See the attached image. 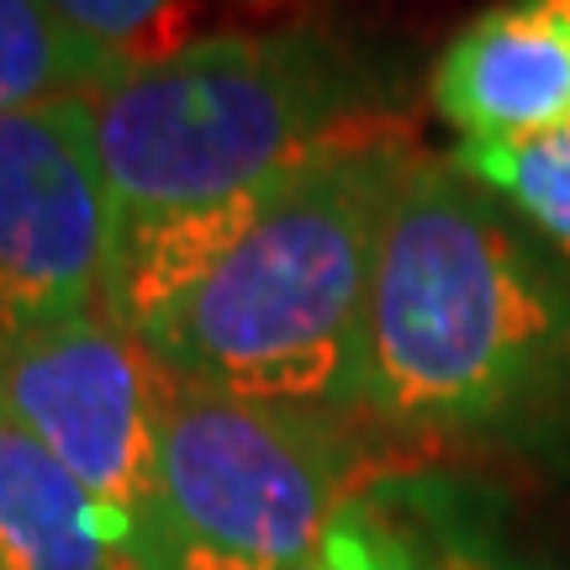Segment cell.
<instances>
[{"instance_id": "cell-1", "label": "cell", "mask_w": 570, "mask_h": 570, "mask_svg": "<svg viewBox=\"0 0 570 570\" xmlns=\"http://www.w3.org/2000/svg\"><path fill=\"white\" fill-rule=\"evenodd\" d=\"M402 127L323 148L223 206L132 227L111 317L169 375L269 402H365V302Z\"/></svg>"}, {"instance_id": "cell-2", "label": "cell", "mask_w": 570, "mask_h": 570, "mask_svg": "<svg viewBox=\"0 0 570 570\" xmlns=\"http://www.w3.org/2000/svg\"><path fill=\"white\" fill-rule=\"evenodd\" d=\"M566 365V285L460 164L407 154L370 269L365 402L402 428H491Z\"/></svg>"}, {"instance_id": "cell-3", "label": "cell", "mask_w": 570, "mask_h": 570, "mask_svg": "<svg viewBox=\"0 0 570 570\" xmlns=\"http://www.w3.org/2000/svg\"><path fill=\"white\" fill-rule=\"evenodd\" d=\"M127 233L223 206L323 148L391 127L323 32H227L90 96Z\"/></svg>"}, {"instance_id": "cell-4", "label": "cell", "mask_w": 570, "mask_h": 570, "mask_svg": "<svg viewBox=\"0 0 570 570\" xmlns=\"http://www.w3.org/2000/svg\"><path fill=\"white\" fill-rule=\"evenodd\" d=\"M354 497L323 412L169 375L154 570H317Z\"/></svg>"}, {"instance_id": "cell-5", "label": "cell", "mask_w": 570, "mask_h": 570, "mask_svg": "<svg viewBox=\"0 0 570 570\" xmlns=\"http://www.w3.org/2000/svg\"><path fill=\"white\" fill-rule=\"evenodd\" d=\"M169 370L111 312L0 338V412L17 417L154 570L159 423Z\"/></svg>"}, {"instance_id": "cell-6", "label": "cell", "mask_w": 570, "mask_h": 570, "mask_svg": "<svg viewBox=\"0 0 570 570\" xmlns=\"http://www.w3.org/2000/svg\"><path fill=\"white\" fill-rule=\"evenodd\" d=\"M122 244L90 96L0 111V333L111 312Z\"/></svg>"}, {"instance_id": "cell-7", "label": "cell", "mask_w": 570, "mask_h": 570, "mask_svg": "<svg viewBox=\"0 0 570 570\" xmlns=\"http://www.w3.org/2000/svg\"><path fill=\"white\" fill-rule=\"evenodd\" d=\"M433 106L465 142H523L570 122V0L475 17L433 63Z\"/></svg>"}, {"instance_id": "cell-8", "label": "cell", "mask_w": 570, "mask_h": 570, "mask_svg": "<svg viewBox=\"0 0 570 570\" xmlns=\"http://www.w3.org/2000/svg\"><path fill=\"white\" fill-rule=\"evenodd\" d=\"M0 570H148L101 502L0 412Z\"/></svg>"}, {"instance_id": "cell-9", "label": "cell", "mask_w": 570, "mask_h": 570, "mask_svg": "<svg viewBox=\"0 0 570 570\" xmlns=\"http://www.w3.org/2000/svg\"><path fill=\"white\" fill-rule=\"evenodd\" d=\"M127 69L53 11V0H0V111L96 96Z\"/></svg>"}, {"instance_id": "cell-10", "label": "cell", "mask_w": 570, "mask_h": 570, "mask_svg": "<svg viewBox=\"0 0 570 570\" xmlns=\"http://www.w3.org/2000/svg\"><path fill=\"white\" fill-rule=\"evenodd\" d=\"M454 164L475 185L502 190L550 244L570 254V122L523 142H460Z\"/></svg>"}, {"instance_id": "cell-11", "label": "cell", "mask_w": 570, "mask_h": 570, "mask_svg": "<svg viewBox=\"0 0 570 570\" xmlns=\"http://www.w3.org/2000/svg\"><path fill=\"white\" fill-rule=\"evenodd\" d=\"M53 11L132 75L190 48L212 0H53Z\"/></svg>"}, {"instance_id": "cell-12", "label": "cell", "mask_w": 570, "mask_h": 570, "mask_svg": "<svg viewBox=\"0 0 570 570\" xmlns=\"http://www.w3.org/2000/svg\"><path fill=\"white\" fill-rule=\"evenodd\" d=\"M391 497L423 529L439 570H554L533 554L512 550L502 523L487 512V502H470L465 491L439 487V481H428V487L407 481V487H391Z\"/></svg>"}, {"instance_id": "cell-13", "label": "cell", "mask_w": 570, "mask_h": 570, "mask_svg": "<svg viewBox=\"0 0 570 570\" xmlns=\"http://www.w3.org/2000/svg\"><path fill=\"white\" fill-rule=\"evenodd\" d=\"M375 497H381V508H386V518H391V570H439L423 529L412 523V512L402 508L391 491H375Z\"/></svg>"}, {"instance_id": "cell-14", "label": "cell", "mask_w": 570, "mask_h": 570, "mask_svg": "<svg viewBox=\"0 0 570 570\" xmlns=\"http://www.w3.org/2000/svg\"><path fill=\"white\" fill-rule=\"evenodd\" d=\"M0 338H6V333H0Z\"/></svg>"}]
</instances>
